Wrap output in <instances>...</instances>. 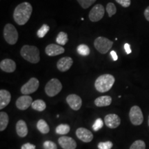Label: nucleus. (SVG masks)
Here are the masks:
<instances>
[{"label":"nucleus","mask_w":149,"mask_h":149,"mask_svg":"<svg viewBox=\"0 0 149 149\" xmlns=\"http://www.w3.org/2000/svg\"><path fill=\"white\" fill-rule=\"evenodd\" d=\"M33 12V7L29 2L19 3L14 10L13 19L18 25L23 26L29 22Z\"/></svg>","instance_id":"obj_1"},{"label":"nucleus","mask_w":149,"mask_h":149,"mask_svg":"<svg viewBox=\"0 0 149 149\" xmlns=\"http://www.w3.org/2000/svg\"><path fill=\"white\" fill-rule=\"evenodd\" d=\"M114 76L111 74H104L97 77L95 82V89L100 93H106L110 91L115 83Z\"/></svg>","instance_id":"obj_2"},{"label":"nucleus","mask_w":149,"mask_h":149,"mask_svg":"<svg viewBox=\"0 0 149 149\" xmlns=\"http://www.w3.org/2000/svg\"><path fill=\"white\" fill-rule=\"evenodd\" d=\"M20 55L24 59L32 64H37L40 60V51L35 46L24 45L22 46Z\"/></svg>","instance_id":"obj_3"},{"label":"nucleus","mask_w":149,"mask_h":149,"mask_svg":"<svg viewBox=\"0 0 149 149\" xmlns=\"http://www.w3.org/2000/svg\"><path fill=\"white\" fill-rule=\"evenodd\" d=\"M3 37L6 42L10 45L15 44L18 40V32L13 24H7L3 29Z\"/></svg>","instance_id":"obj_4"},{"label":"nucleus","mask_w":149,"mask_h":149,"mask_svg":"<svg viewBox=\"0 0 149 149\" xmlns=\"http://www.w3.org/2000/svg\"><path fill=\"white\" fill-rule=\"evenodd\" d=\"M113 45V42L104 37H98L94 42L95 48L102 54L107 53Z\"/></svg>","instance_id":"obj_5"},{"label":"nucleus","mask_w":149,"mask_h":149,"mask_svg":"<svg viewBox=\"0 0 149 149\" xmlns=\"http://www.w3.org/2000/svg\"><path fill=\"white\" fill-rule=\"evenodd\" d=\"M62 89V84L60 82L59 79L53 78L51 79L46 84L45 86V92L46 94L48 97H54L57 95L58 93H60V91Z\"/></svg>","instance_id":"obj_6"},{"label":"nucleus","mask_w":149,"mask_h":149,"mask_svg":"<svg viewBox=\"0 0 149 149\" xmlns=\"http://www.w3.org/2000/svg\"><path fill=\"white\" fill-rule=\"evenodd\" d=\"M129 118L130 122L135 126L141 125L144 121L142 111L138 106H133L129 112Z\"/></svg>","instance_id":"obj_7"},{"label":"nucleus","mask_w":149,"mask_h":149,"mask_svg":"<svg viewBox=\"0 0 149 149\" xmlns=\"http://www.w3.org/2000/svg\"><path fill=\"white\" fill-rule=\"evenodd\" d=\"M40 86V81L35 77L31 78L27 83L24 84L21 88V93L24 95H29L35 93Z\"/></svg>","instance_id":"obj_8"},{"label":"nucleus","mask_w":149,"mask_h":149,"mask_svg":"<svg viewBox=\"0 0 149 149\" xmlns=\"http://www.w3.org/2000/svg\"><path fill=\"white\" fill-rule=\"evenodd\" d=\"M105 9L102 4L95 6L89 13V19L93 22H97L101 20L104 15Z\"/></svg>","instance_id":"obj_9"},{"label":"nucleus","mask_w":149,"mask_h":149,"mask_svg":"<svg viewBox=\"0 0 149 149\" xmlns=\"http://www.w3.org/2000/svg\"><path fill=\"white\" fill-rule=\"evenodd\" d=\"M66 102L69 107L74 111H78L82 105V100L79 95L76 94H70L67 96Z\"/></svg>","instance_id":"obj_10"},{"label":"nucleus","mask_w":149,"mask_h":149,"mask_svg":"<svg viewBox=\"0 0 149 149\" xmlns=\"http://www.w3.org/2000/svg\"><path fill=\"white\" fill-rule=\"evenodd\" d=\"M76 135L77 138L83 142L89 143L93 140V135L91 130L85 128H79L76 130Z\"/></svg>","instance_id":"obj_11"},{"label":"nucleus","mask_w":149,"mask_h":149,"mask_svg":"<svg viewBox=\"0 0 149 149\" xmlns=\"http://www.w3.org/2000/svg\"><path fill=\"white\" fill-rule=\"evenodd\" d=\"M33 98L29 95H23L19 97L15 102L16 107L21 111H25L32 105Z\"/></svg>","instance_id":"obj_12"},{"label":"nucleus","mask_w":149,"mask_h":149,"mask_svg":"<svg viewBox=\"0 0 149 149\" xmlns=\"http://www.w3.org/2000/svg\"><path fill=\"white\" fill-rule=\"evenodd\" d=\"M104 122L110 128H116L120 125L121 119L116 114H108L104 117Z\"/></svg>","instance_id":"obj_13"},{"label":"nucleus","mask_w":149,"mask_h":149,"mask_svg":"<svg viewBox=\"0 0 149 149\" xmlns=\"http://www.w3.org/2000/svg\"><path fill=\"white\" fill-rule=\"evenodd\" d=\"M58 143L63 149H75L77 143L72 137L62 136L58 139Z\"/></svg>","instance_id":"obj_14"},{"label":"nucleus","mask_w":149,"mask_h":149,"mask_svg":"<svg viewBox=\"0 0 149 149\" xmlns=\"http://www.w3.org/2000/svg\"><path fill=\"white\" fill-rule=\"evenodd\" d=\"M73 64V60L70 57H64L59 59L57 63V68L61 72L68 70Z\"/></svg>","instance_id":"obj_15"},{"label":"nucleus","mask_w":149,"mask_h":149,"mask_svg":"<svg viewBox=\"0 0 149 149\" xmlns=\"http://www.w3.org/2000/svg\"><path fill=\"white\" fill-rule=\"evenodd\" d=\"M65 49L62 46H59V44H51L48 45L46 47L45 52L46 55L51 57H54V56H57L61 54L64 53Z\"/></svg>","instance_id":"obj_16"},{"label":"nucleus","mask_w":149,"mask_h":149,"mask_svg":"<svg viewBox=\"0 0 149 149\" xmlns=\"http://www.w3.org/2000/svg\"><path fill=\"white\" fill-rule=\"evenodd\" d=\"M0 68L6 72H13L16 69L15 62L10 59H3L0 63Z\"/></svg>","instance_id":"obj_17"},{"label":"nucleus","mask_w":149,"mask_h":149,"mask_svg":"<svg viewBox=\"0 0 149 149\" xmlns=\"http://www.w3.org/2000/svg\"><path fill=\"white\" fill-rule=\"evenodd\" d=\"M11 95L9 91L1 89L0 91V109L2 110L6 107L10 102Z\"/></svg>","instance_id":"obj_18"},{"label":"nucleus","mask_w":149,"mask_h":149,"mask_svg":"<svg viewBox=\"0 0 149 149\" xmlns=\"http://www.w3.org/2000/svg\"><path fill=\"white\" fill-rule=\"evenodd\" d=\"M16 132L17 135L20 137H25L28 135L29 133V129H28L26 123L24 120H19L16 124Z\"/></svg>","instance_id":"obj_19"},{"label":"nucleus","mask_w":149,"mask_h":149,"mask_svg":"<svg viewBox=\"0 0 149 149\" xmlns=\"http://www.w3.org/2000/svg\"><path fill=\"white\" fill-rule=\"evenodd\" d=\"M112 98L111 96L105 95L99 97L95 100V104L97 107H104L111 105Z\"/></svg>","instance_id":"obj_20"},{"label":"nucleus","mask_w":149,"mask_h":149,"mask_svg":"<svg viewBox=\"0 0 149 149\" xmlns=\"http://www.w3.org/2000/svg\"><path fill=\"white\" fill-rule=\"evenodd\" d=\"M37 128L41 133L42 134H47L49 133L50 128L48 126V124L44 120L41 119L37 123Z\"/></svg>","instance_id":"obj_21"},{"label":"nucleus","mask_w":149,"mask_h":149,"mask_svg":"<svg viewBox=\"0 0 149 149\" xmlns=\"http://www.w3.org/2000/svg\"><path fill=\"white\" fill-rule=\"evenodd\" d=\"M9 122L8 115L5 112L0 113V131H3L6 128Z\"/></svg>","instance_id":"obj_22"},{"label":"nucleus","mask_w":149,"mask_h":149,"mask_svg":"<svg viewBox=\"0 0 149 149\" xmlns=\"http://www.w3.org/2000/svg\"><path fill=\"white\" fill-rule=\"evenodd\" d=\"M31 107H32L33 110H35V111L42 112L46 109V104L44 100H37L33 102Z\"/></svg>","instance_id":"obj_23"},{"label":"nucleus","mask_w":149,"mask_h":149,"mask_svg":"<svg viewBox=\"0 0 149 149\" xmlns=\"http://www.w3.org/2000/svg\"><path fill=\"white\" fill-rule=\"evenodd\" d=\"M68 41V35H67V33L63 32V31L59 33V34L57 35V38H56V42L60 46L66 45Z\"/></svg>","instance_id":"obj_24"},{"label":"nucleus","mask_w":149,"mask_h":149,"mask_svg":"<svg viewBox=\"0 0 149 149\" xmlns=\"http://www.w3.org/2000/svg\"><path fill=\"white\" fill-rule=\"evenodd\" d=\"M70 126L68 124H59L56 127L55 131L56 133L58 134V135H66V134L70 132Z\"/></svg>","instance_id":"obj_25"},{"label":"nucleus","mask_w":149,"mask_h":149,"mask_svg":"<svg viewBox=\"0 0 149 149\" xmlns=\"http://www.w3.org/2000/svg\"><path fill=\"white\" fill-rule=\"evenodd\" d=\"M77 51L80 55L82 56H88L91 53L90 48L86 44H80V45L78 46L77 48Z\"/></svg>","instance_id":"obj_26"},{"label":"nucleus","mask_w":149,"mask_h":149,"mask_svg":"<svg viewBox=\"0 0 149 149\" xmlns=\"http://www.w3.org/2000/svg\"><path fill=\"white\" fill-rule=\"evenodd\" d=\"M50 27L49 26H48L47 24H43L42 27L37 31V35L39 38H43V37H45V35L47 34V33L49 31Z\"/></svg>","instance_id":"obj_27"},{"label":"nucleus","mask_w":149,"mask_h":149,"mask_svg":"<svg viewBox=\"0 0 149 149\" xmlns=\"http://www.w3.org/2000/svg\"><path fill=\"white\" fill-rule=\"evenodd\" d=\"M129 149H146V144L142 140H136L132 144Z\"/></svg>","instance_id":"obj_28"},{"label":"nucleus","mask_w":149,"mask_h":149,"mask_svg":"<svg viewBox=\"0 0 149 149\" xmlns=\"http://www.w3.org/2000/svg\"><path fill=\"white\" fill-rule=\"evenodd\" d=\"M107 11L109 17H111L112 16L115 15V13H117V8L114 3L111 2L108 3V4L107 6Z\"/></svg>","instance_id":"obj_29"},{"label":"nucleus","mask_w":149,"mask_h":149,"mask_svg":"<svg viewBox=\"0 0 149 149\" xmlns=\"http://www.w3.org/2000/svg\"><path fill=\"white\" fill-rule=\"evenodd\" d=\"M77 1L83 8L87 9L95 2L97 0H77Z\"/></svg>","instance_id":"obj_30"},{"label":"nucleus","mask_w":149,"mask_h":149,"mask_svg":"<svg viewBox=\"0 0 149 149\" xmlns=\"http://www.w3.org/2000/svg\"><path fill=\"white\" fill-rule=\"evenodd\" d=\"M103 126H104L103 121H102L101 118H98L97 119L95 122L94 124H93L92 128L93 130H95V131H98V130H100L102 127H103Z\"/></svg>","instance_id":"obj_31"},{"label":"nucleus","mask_w":149,"mask_h":149,"mask_svg":"<svg viewBox=\"0 0 149 149\" xmlns=\"http://www.w3.org/2000/svg\"><path fill=\"white\" fill-rule=\"evenodd\" d=\"M113 146V144L111 141H104V142H100L98 144L99 149H111Z\"/></svg>","instance_id":"obj_32"},{"label":"nucleus","mask_w":149,"mask_h":149,"mask_svg":"<svg viewBox=\"0 0 149 149\" xmlns=\"http://www.w3.org/2000/svg\"><path fill=\"white\" fill-rule=\"evenodd\" d=\"M44 149H57V144L52 141H46L43 144Z\"/></svg>","instance_id":"obj_33"},{"label":"nucleus","mask_w":149,"mask_h":149,"mask_svg":"<svg viewBox=\"0 0 149 149\" xmlns=\"http://www.w3.org/2000/svg\"><path fill=\"white\" fill-rule=\"evenodd\" d=\"M119 4H120L122 6L124 7V8H128L130 6V3H131V1L130 0H115Z\"/></svg>","instance_id":"obj_34"},{"label":"nucleus","mask_w":149,"mask_h":149,"mask_svg":"<svg viewBox=\"0 0 149 149\" xmlns=\"http://www.w3.org/2000/svg\"><path fill=\"white\" fill-rule=\"evenodd\" d=\"M36 146L35 145L31 144V143H26V144H24L22 146L21 149H35Z\"/></svg>","instance_id":"obj_35"},{"label":"nucleus","mask_w":149,"mask_h":149,"mask_svg":"<svg viewBox=\"0 0 149 149\" xmlns=\"http://www.w3.org/2000/svg\"><path fill=\"white\" fill-rule=\"evenodd\" d=\"M124 49H125L126 54H128H128L131 53L132 51H131V49H130V46L129 44H127V43H126V44H124Z\"/></svg>","instance_id":"obj_36"},{"label":"nucleus","mask_w":149,"mask_h":149,"mask_svg":"<svg viewBox=\"0 0 149 149\" xmlns=\"http://www.w3.org/2000/svg\"><path fill=\"white\" fill-rule=\"evenodd\" d=\"M144 17H145V18H146V19L147 20V21L149 22V6H148L146 9H145Z\"/></svg>","instance_id":"obj_37"},{"label":"nucleus","mask_w":149,"mask_h":149,"mask_svg":"<svg viewBox=\"0 0 149 149\" xmlns=\"http://www.w3.org/2000/svg\"><path fill=\"white\" fill-rule=\"evenodd\" d=\"M111 55L112 58H113V59L114 61H117V59H118V57H117V55L116 52L114 51H112L111 52Z\"/></svg>","instance_id":"obj_38"},{"label":"nucleus","mask_w":149,"mask_h":149,"mask_svg":"<svg viewBox=\"0 0 149 149\" xmlns=\"http://www.w3.org/2000/svg\"><path fill=\"white\" fill-rule=\"evenodd\" d=\"M148 126H149V116H148Z\"/></svg>","instance_id":"obj_39"}]
</instances>
